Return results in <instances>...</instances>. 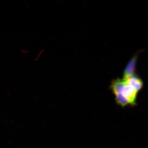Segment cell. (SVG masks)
<instances>
[{
  "instance_id": "1",
  "label": "cell",
  "mask_w": 148,
  "mask_h": 148,
  "mask_svg": "<svg viewBox=\"0 0 148 148\" xmlns=\"http://www.w3.org/2000/svg\"><path fill=\"white\" fill-rule=\"evenodd\" d=\"M138 92L134 88L126 83L121 93L126 98L129 104L131 105H134L136 104V100Z\"/></svg>"
},
{
  "instance_id": "2",
  "label": "cell",
  "mask_w": 148,
  "mask_h": 148,
  "mask_svg": "<svg viewBox=\"0 0 148 148\" xmlns=\"http://www.w3.org/2000/svg\"><path fill=\"white\" fill-rule=\"evenodd\" d=\"M123 79L127 84L132 86L138 92L143 88V81L136 75H133L127 79Z\"/></svg>"
},
{
  "instance_id": "3",
  "label": "cell",
  "mask_w": 148,
  "mask_h": 148,
  "mask_svg": "<svg viewBox=\"0 0 148 148\" xmlns=\"http://www.w3.org/2000/svg\"><path fill=\"white\" fill-rule=\"evenodd\" d=\"M137 58L138 55H136L130 61L124 71L123 79H127L134 75Z\"/></svg>"
},
{
  "instance_id": "4",
  "label": "cell",
  "mask_w": 148,
  "mask_h": 148,
  "mask_svg": "<svg viewBox=\"0 0 148 148\" xmlns=\"http://www.w3.org/2000/svg\"><path fill=\"white\" fill-rule=\"evenodd\" d=\"M126 83L124 79H117L113 82L112 88L115 95L121 93L122 90L125 86Z\"/></svg>"
},
{
  "instance_id": "5",
  "label": "cell",
  "mask_w": 148,
  "mask_h": 148,
  "mask_svg": "<svg viewBox=\"0 0 148 148\" xmlns=\"http://www.w3.org/2000/svg\"><path fill=\"white\" fill-rule=\"evenodd\" d=\"M116 101L118 104L122 107L126 106L129 103L127 100L121 93L116 94Z\"/></svg>"
},
{
  "instance_id": "6",
  "label": "cell",
  "mask_w": 148,
  "mask_h": 148,
  "mask_svg": "<svg viewBox=\"0 0 148 148\" xmlns=\"http://www.w3.org/2000/svg\"><path fill=\"white\" fill-rule=\"evenodd\" d=\"M44 51V49H43L39 53V54L38 56H37V58L36 59V60H38L39 58V57L40 56V55H41L42 54V52H43Z\"/></svg>"
},
{
  "instance_id": "7",
  "label": "cell",
  "mask_w": 148,
  "mask_h": 148,
  "mask_svg": "<svg viewBox=\"0 0 148 148\" xmlns=\"http://www.w3.org/2000/svg\"><path fill=\"white\" fill-rule=\"evenodd\" d=\"M22 52L24 53H27L28 51H26L25 50L23 49V51H22Z\"/></svg>"
}]
</instances>
